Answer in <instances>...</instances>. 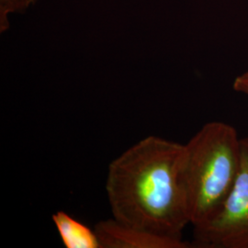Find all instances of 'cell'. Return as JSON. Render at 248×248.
<instances>
[{"mask_svg": "<svg viewBox=\"0 0 248 248\" xmlns=\"http://www.w3.org/2000/svg\"><path fill=\"white\" fill-rule=\"evenodd\" d=\"M185 144L149 135L108 165L106 194L119 222L182 240L190 224L182 179Z\"/></svg>", "mask_w": 248, "mask_h": 248, "instance_id": "1", "label": "cell"}, {"mask_svg": "<svg viewBox=\"0 0 248 248\" xmlns=\"http://www.w3.org/2000/svg\"><path fill=\"white\" fill-rule=\"evenodd\" d=\"M241 139L222 122L203 125L185 144L182 179L190 224L210 221L229 195L238 173Z\"/></svg>", "mask_w": 248, "mask_h": 248, "instance_id": "2", "label": "cell"}, {"mask_svg": "<svg viewBox=\"0 0 248 248\" xmlns=\"http://www.w3.org/2000/svg\"><path fill=\"white\" fill-rule=\"evenodd\" d=\"M194 229V245L206 248H248V137L241 139L238 173L220 210Z\"/></svg>", "mask_w": 248, "mask_h": 248, "instance_id": "3", "label": "cell"}, {"mask_svg": "<svg viewBox=\"0 0 248 248\" xmlns=\"http://www.w3.org/2000/svg\"><path fill=\"white\" fill-rule=\"evenodd\" d=\"M95 231L101 248H186L183 240L173 239L119 222L113 217L97 222Z\"/></svg>", "mask_w": 248, "mask_h": 248, "instance_id": "4", "label": "cell"}, {"mask_svg": "<svg viewBox=\"0 0 248 248\" xmlns=\"http://www.w3.org/2000/svg\"><path fill=\"white\" fill-rule=\"evenodd\" d=\"M52 220L65 248H101L98 234L85 223L63 211L53 213Z\"/></svg>", "mask_w": 248, "mask_h": 248, "instance_id": "5", "label": "cell"}, {"mask_svg": "<svg viewBox=\"0 0 248 248\" xmlns=\"http://www.w3.org/2000/svg\"><path fill=\"white\" fill-rule=\"evenodd\" d=\"M38 0H0V31L4 32L9 28V13H23L31 4Z\"/></svg>", "mask_w": 248, "mask_h": 248, "instance_id": "6", "label": "cell"}, {"mask_svg": "<svg viewBox=\"0 0 248 248\" xmlns=\"http://www.w3.org/2000/svg\"><path fill=\"white\" fill-rule=\"evenodd\" d=\"M233 89L248 97V70L239 75L233 81Z\"/></svg>", "mask_w": 248, "mask_h": 248, "instance_id": "7", "label": "cell"}]
</instances>
